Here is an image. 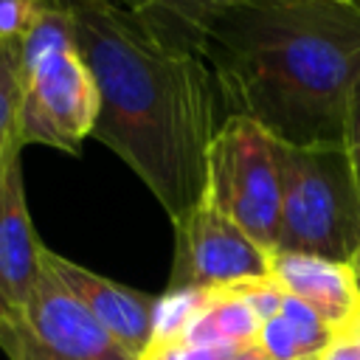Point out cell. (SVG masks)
Listing matches in <instances>:
<instances>
[{
    "instance_id": "cell-3",
    "label": "cell",
    "mask_w": 360,
    "mask_h": 360,
    "mask_svg": "<svg viewBox=\"0 0 360 360\" xmlns=\"http://www.w3.org/2000/svg\"><path fill=\"white\" fill-rule=\"evenodd\" d=\"M96 118V79L76 51L68 8L59 0H51L22 37L20 143L79 155L84 141L93 138Z\"/></svg>"
},
{
    "instance_id": "cell-13",
    "label": "cell",
    "mask_w": 360,
    "mask_h": 360,
    "mask_svg": "<svg viewBox=\"0 0 360 360\" xmlns=\"http://www.w3.org/2000/svg\"><path fill=\"white\" fill-rule=\"evenodd\" d=\"M20 107H22V42L0 39V166L14 152H22Z\"/></svg>"
},
{
    "instance_id": "cell-4",
    "label": "cell",
    "mask_w": 360,
    "mask_h": 360,
    "mask_svg": "<svg viewBox=\"0 0 360 360\" xmlns=\"http://www.w3.org/2000/svg\"><path fill=\"white\" fill-rule=\"evenodd\" d=\"M276 160L281 174L276 250L349 264L360 248V186L343 143L276 141Z\"/></svg>"
},
{
    "instance_id": "cell-2",
    "label": "cell",
    "mask_w": 360,
    "mask_h": 360,
    "mask_svg": "<svg viewBox=\"0 0 360 360\" xmlns=\"http://www.w3.org/2000/svg\"><path fill=\"white\" fill-rule=\"evenodd\" d=\"M202 56L225 115L292 146L340 143L360 79V0H262L225 11L208 22Z\"/></svg>"
},
{
    "instance_id": "cell-11",
    "label": "cell",
    "mask_w": 360,
    "mask_h": 360,
    "mask_svg": "<svg viewBox=\"0 0 360 360\" xmlns=\"http://www.w3.org/2000/svg\"><path fill=\"white\" fill-rule=\"evenodd\" d=\"M124 3L163 39L202 53V37L214 17L262 0H124Z\"/></svg>"
},
{
    "instance_id": "cell-15",
    "label": "cell",
    "mask_w": 360,
    "mask_h": 360,
    "mask_svg": "<svg viewBox=\"0 0 360 360\" xmlns=\"http://www.w3.org/2000/svg\"><path fill=\"white\" fill-rule=\"evenodd\" d=\"M343 149L349 155V163H352V172L357 177V186H360V79L357 84L352 87L349 93V101H346V115H343Z\"/></svg>"
},
{
    "instance_id": "cell-10",
    "label": "cell",
    "mask_w": 360,
    "mask_h": 360,
    "mask_svg": "<svg viewBox=\"0 0 360 360\" xmlns=\"http://www.w3.org/2000/svg\"><path fill=\"white\" fill-rule=\"evenodd\" d=\"M270 276L284 292L312 307L332 329L349 323V318L360 307L352 270L343 262L276 250L270 256Z\"/></svg>"
},
{
    "instance_id": "cell-5",
    "label": "cell",
    "mask_w": 360,
    "mask_h": 360,
    "mask_svg": "<svg viewBox=\"0 0 360 360\" xmlns=\"http://www.w3.org/2000/svg\"><path fill=\"white\" fill-rule=\"evenodd\" d=\"M205 194L264 250H276L281 174L276 138L250 118L225 115L205 166Z\"/></svg>"
},
{
    "instance_id": "cell-14",
    "label": "cell",
    "mask_w": 360,
    "mask_h": 360,
    "mask_svg": "<svg viewBox=\"0 0 360 360\" xmlns=\"http://www.w3.org/2000/svg\"><path fill=\"white\" fill-rule=\"evenodd\" d=\"M245 346H214V343H194L186 338L158 340L149 343L141 360H231Z\"/></svg>"
},
{
    "instance_id": "cell-7",
    "label": "cell",
    "mask_w": 360,
    "mask_h": 360,
    "mask_svg": "<svg viewBox=\"0 0 360 360\" xmlns=\"http://www.w3.org/2000/svg\"><path fill=\"white\" fill-rule=\"evenodd\" d=\"M174 225V259L166 290H217L270 276V250L250 239L202 191Z\"/></svg>"
},
{
    "instance_id": "cell-16",
    "label": "cell",
    "mask_w": 360,
    "mask_h": 360,
    "mask_svg": "<svg viewBox=\"0 0 360 360\" xmlns=\"http://www.w3.org/2000/svg\"><path fill=\"white\" fill-rule=\"evenodd\" d=\"M318 360H360V343H357V335L352 329V318H349V323L335 329L332 340L318 354Z\"/></svg>"
},
{
    "instance_id": "cell-17",
    "label": "cell",
    "mask_w": 360,
    "mask_h": 360,
    "mask_svg": "<svg viewBox=\"0 0 360 360\" xmlns=\"http://www.w3.org/2000/svg\"><path fill=\"white\" fill-rule=\"evenodd\" d=\"M231 360H267V357L259 352V346H245V349H239Z\"/></svg>"
},
{
    "instance_id": "cell-19",
    "label": "cell",
    "mask_w": 360,
    "mask_h": 360,
    "mask_svg": "<svg viewBox=\"0 0 360 360\" xmlns=\"http://www.w3.org/2000/svg\"><path fill=\"white\" fill-rule=\"evenodd\" d=\"M352 329H354V335H357V343H360V307H357V312L352 315Z\"/></svg>"
},
{
    "instance_id": "cell-18",
    "label": "cell",
    "mask_w": 360,
    "mask_h": 360,
    "mask_svg": "<svg viewBox=\"0 0 360 360\" xmlns=\"http://www.w3.org/2000/svg\"><path fill=\"white\" fill-rule=\"evenodd\" d=\"M349 270H352V281H354V290H357V298H360V248L349 259Z\"/></svg>"
},
{
    "instance_id": "cell-9",
    "label": "cell",
    "mask_w": 360,
    "mask_h": 360,
    "mask_svg": "<svg viewBox=\"0 0 360 360\" xmlns=\"http://www.w3.org/2000/svg\"><path fill=\"white\" fill-rule=\"evenodd\" d=\"M42 250L22 183L20 152L0 166V318L20 309L42 276Z\"/></svg>"
},
{
    "instance_id": "cell-12",
    "label": "cell",
    "mask_w": 360,
    "mask_h": 360,
    "mask_svg": "<svg viewBox=\"0 0 360 360\" xmlns=\"http://www.w3.org/2000/svg\"><path fill=\"white\" fill-rule=\"evenodd\" d=\"M259 326L262 321L256 318L250 304L242 298V292L233 284H228L208 290L205 307L180 338L194 343H214V346H256Z\"/></svg>"
},
{
    "instance_id": "cell-8",
    "label": "cell",
    "mask_w": 360,
    "mask_h": 360,
    "mask_svg": "<svg viewBox=\"0 0 360 360\" xmlns=\"http://www.w3.org/2000/svg\"><path fill=\"white\" fill-rule=\"evenodd\" d=\"M42 259L65 281V287L90 309V315L112 335V340L127 354L141 360L155 335L158 295H149V292H141L121 281H112L107 276H98V273L53 253L51 248L42 250Z\"/></svg>"
},
{
    "instance_id": "cell-6",
    "label": "cell",
    "mask_w": 360,
    "mask_h": 360,
    "mask_svg": "<svg viewBox=\"0 0 360 360\" xmlns=\"http://www.w3.org/2000/svg\"><path fill=\"white\" fill-rule=\"evenodd\" d=\"M8 360H135L45 264L28 301L0 318Z\"/></svg>"
},
{
    "instance_id": "cell-1",
    "label": "cell",
    "mask_w": 360,
    "mask_h": 360,
    "mask_svg": "<svg viewBox=\"0 0 360 360\" xmlns=\"http://www.w3.org/2000/svg\"><path fill=\"white\" fill-rule=\"evenodd\" d=\"M59 3L96 79L93 138L138 174L169 219L183 217L205 191L208 149L222 124L208 59L163 39L124 0Z\"/></svg>"
}]
</instances>
